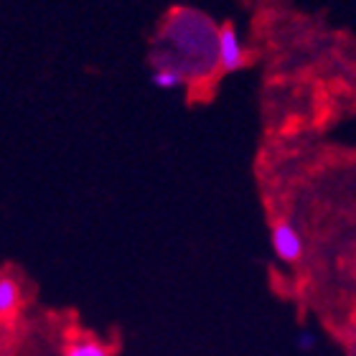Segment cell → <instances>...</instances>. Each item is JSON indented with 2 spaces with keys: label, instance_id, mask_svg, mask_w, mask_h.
Here are the masks:
<instances>
[{
  "label": "cell",
  "instance_id": "5",
  "mask_svg": "<svg viewBox=\"0 0 356 356\" xmlns=\"http://www.w3.org/2000/svg\"><path fill=\"white\" fill-rule=\"evenodd\" d=\"M184 82H186V76L173 67H158L156 72H153V84H156L158 89H176Z\"/></svg>",
  "mask_w": 356,
  "mask_h": 356
},
{
  "label": "cell",
  "instance_id": "2",
  "mask_svg": "<svg viewBox=\"0 0 356 356\" xmlns=\"http://www.w3.org/2000/svg\"><path fill=\"white\" fill-rule=\"evenodd\" d=\"M216 56H219V67L224 72H237L245 67V46L239 41L237 29L227 23L219 29V38H216Z\"/></svg>",
  "mask_w": 356,
  "mask_h": 356
},
{
  "label": "cell",
  "instance_id": "7",
  "mask_svg": "<svg viewBox=\"0 0 356 356\" xmlns=\"http://www.w3.org/2000/svg\"><path fill=\"white\" fill-rule=\"evenodd\" d=\"M313 346H316V339H313L311 334H300V349L308 351V349H313Z\"/></svg>",
  "mask_w": 356,
  "mask_h": 356
},
{
  "label": "cell",
  "instance_id": "3",
  "mask_svg": "<svg viewBox=\"0 0 356 356\" xmlns=\"http://www.w3.org/2000/svg\"><path fill=\"white\" fill-rule=\"evenodd\" d=\"M273 250L285 262H296L303 254V239L290 222H277L273 227Z\"/></svg>",
  "mask_w": 356,
  "mask_h": 356
},
{
  "label": "cell",
  "instance_id": "1",
  "mask_svg": "<svg viewBox=\"0 0 356 356\" xmlns=\"http://www.w3.org/2000/svg\"><path fill=\"white\" fill-rule=\"evenodd\" d=\"M165 38L176 46L178 54H184L193 72H209L214 67V61H219L216 56L219 31L207 15L193 13V10H176L168 18Z\"/></svg>",
  "mask_w": 356,
  "mask_h": 356
},
{
  "label": "cell",
  "instance_id": "6",
  "mask_svg": "<svg viewBox=\"0 0 356 356\" xmlns=\"http://www.w3.org/2000/svg\"><path fill=\"white\" fill-rule=\"evenodd\" d=\"M67 356H110L95 341H76L67 349Z\"/></svg>",
  "mask_w": 356,
  "mask_h": 356
},
{
  "label": "cell",
  "instance_id": "4",
  "mask_svg": "<svg viewBox=\"0 0 356 356\" xmlns=\"http://www.w3.org/2000/svg\"><path fill=\"white\" fill-rule=\"evenodd\" d=\"M21 300V290L10 277H0V316L10 313Z\"/></svg>",
  "mask_w": 356,
  "mask_h": 356
}]
</instances>
